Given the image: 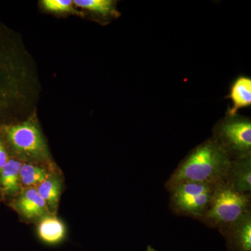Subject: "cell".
I'll use <instances>...</instances> for the list:
<instances>
[{
    "label": "cell",
    "mask_w": 251,
    "mask_h": 251,
    "mask_svg": "<svg viewBox=\"0 0 251 251\" xmlns=\"http://www.w3.org/2000/svg\"><path fill=\"white\" fill-rule=\"evenodd\" d=\"M21 162L9 159L0 170V184L6 194H16L21 191L20 169Z\"/></svg>",
    "instance_id": "cell-12"
},
{
    "label": "cell",
    "mask_w": 251,
    "mask_h": 251,
    "mask_svg": "<svg viewBox=\"0 0 251 251\" xmlns=\"http://www.w3.org/2000/svg\"><path fill=\"white\" fill-rule=\"evenodd\" d=\"M147 251H156V249H154V248H153L151 247V245H148V247H147Z\"/></svg>",
    "instance_id": "cell-18"
},
{
    "label": "cell",
    "mask_w": 251,
    "mask_h": 251,
    "mask_svg": "<svg viewBox=\"0 0 251 251\" xmlns=\"http://www.w3.org/2000/svg\"><path fill=\"white\" fill-rule=\"evenodd\" d=\"M0 193H1V191H0Z\"/></svg>",
    "instance_id": "cell-19"
},
{
    "label": "cell",
    "mask_w": 251,
    "mask_h": 251,
    "mask_svg": "<svg viewBox=\"0 0 251 251\" xmlns=\"http://www.w3.org/2000/svg\"><path fill=\"white\" fill-rule=\"evenodd\" d=\"M39 239L49 246L58 245L64 240L67 229L64 223L56 216L46 215L41 218L38 226Z\"/></svg>",
    "instance_id": "cell-10"
},
{
    "label": "cell",
    "mask_w": 251,
    "mask_h": 251,
    "mask_svg": "<svg viewBox=\"0 0 251 251\" xmlns=\"http://www.w3.org/2000/svg\"><path fill=\"white\" fill-rule=\"evenodd\" d=\"M214 138L232 160L251 156V122L249 119L229 116L216 127Z\"/></svg>",
    "instance_id": "cell-5"
},
{
    "label": "cell",
    "mask_w": 251,
    "mask_h": 251,
    "mask_svg": "<svg viewBox=\"0 0 251 251\" xmlns=\"http://www.w3.org/2000/svg\"><path fill=\"white\" fill-rule=\"evenodd\" d=\"M61 188L60 181L50 176L44 180L36 188V191L45 201L48 209L52 212L55 211L58 206Z\"/></svg>",
    "instance_id": "cell-13"
},
{
    "label": "cell",
    "mask_w": 251,
    "mask_h": 251,
    "mask_svg": "<svg viewBox=\"0 0 251 251\" xmlns=\"http://www.w3.org/2000/svg\"><path fill=\"white\" fill-rule=\"evenodd\" d=\"M217 185L184 182L168 190L170 207L176 215L201 221L204 215Z\"/></svg>",
    "instance_id": "cell-4"
},
{
    "label": "cell",
    "mask_w": 251,
    "mask_h": 251,
    "mask_svg": "<svg viewBox=\"0 0 251 251\" xmlns=\"http://www.w3.org/2000/svg\"><path fill=\"white\" fill-rule=\"evenodd\" d=\"M48 177L49 175L47 171L39 166L25 163L22 164L20 169L21 184L27 188L38 186Z\"/></svg>",
    "instance_id": "cell-14"
},
{
    "label": "cell",
    "mask_w": 251,
    "mask_h": 251,
    "mask_svg": "<svg viewBox=\"0 0 251 251\" xmlns=\"http://www.w3.org/2000/svg\"><path fill=\"white\" fill-rule=\"evenodd\" d=\"M72 0H44L42 5L48 11L56 13L70 12L74 10Z\"/></svg>",
    "instance_id": "cell-16"
},
{
    "label": "cell",
    "mask_w": 251,
    "mask_h": 251,
    "mask_svg": "<svg viewBox=\"0 0 251 251\" xmlns=\"http://www.w3.org/2000/svg\"><path fill=\"white\" fill-rule=\"evenodd\" d=\"M251 213V193H240L226 183L216 186L209 207L201 222L219 230L228 227Z\"/></svg>",
    "instance_id": "cell-3"
},
{
    "label": "cell",
    "mask_w": 251,
    "mask_h": 251,
    "mask_svg": "<svg viewBox=\"0 0 251 251\" xmlns=\"http://www.w3.org/2000/svg\"><path fill=\"white\" fill-rule=\"evenodd\" d=\"M5 133L15 151L23 156L39 161L49 158L45 141L39 128L33 122L6 126Z\"/></svg>",
    "instance_id": "cell-6"
},
{
    "label": "cell",
    "mask_w": 251,
    "mask_h": 251,
    "mask_svg": "<svg viewBox=\"0 0 251 251\" xmlns=\"http://www.w3.org/2000/svg\"><path fill=\"white\" fill-rule=\"evenodd\" d=\"M228 153L214 137L193 149L179 163L166 181L170 190L184 182L218 185L224 183L230 167Z\"/></svg>",
    "instance_id": "cell-2"
},
{
    "label": "cell",
    "mask_w": 251,
    "mask_h": 251,
    "mask_svg": "<svg viewBox=\"0 0 251 251\" xmlns=\"http://www.w3.org/2000/svg\"><path fill=\"white\" fill-rule=\"evenodd\" d=\"M225 183L238 193H251V156L232 160Z\"/></svg>",
    "instance_id": "cell-8"
},
{
    "label": "cell",
    "mask_w": 251,
    "mask_h": 251,
    "mask_svg": "<svg viewBox=\"0 0 251 251\" xmlns=\"http://www.w3.org/2000/svg\"><path fill=\"white\" fill-rule=\"evenodd\" d=\"M229 98L233 106L229 109L228 116L237 115L239 109L250 106L251 105V79L250 77L240 76L234 80L230 88Z\"/></svg>",
    "instance_id": "cell-11"
},
{
    "label": "cell",
    "mask_w": 251,
    "mask_h": 251,
    "mask_svg": "<svg viewBox=\"0 0 251 251\" xmlns=\"http://www.w3.org/2000/svg\"><path fill=\"white\" fill-rule=\"evenodd\" d=\"M16 210L27 219L48 215L49 209L36 188H27L22 191L14 204Z\"/></svg>",
    "instance_id": "cell-9"
},
{
    "label": "cell",
    "mask_w": 251,
    "mask_h": 251,
    "mask_svg": "<svg viewBox=\"0 0 251 251\" xmlns=\"http://www.w3.org/2000/svg\"><path fill=\"white\" fill-rule=\"evenodd\" d=\"M227 251H251V213L219 231Z\"/></svg>",
    "instance_id": "cell-7"
},
{
    "label": "cell",
    "mask_w": 251,
    "mask_h": 251,
    "mask_svg": "<svg viewBox=\"0 0 251 251\" xmlns=\"http://www.w3.org/2000/svg\"><path fill=\"white\" fill-rule=\"evenodd\" d=\"M74 4L97 14L108 15L114 12V1L112 0H75Z\"/></svg>",
    "instance_id": "cell-15"
},
{
    "label": "cell",
    "mask_w": 251,
    "mask_h": 251,
    "mask_svg": "<svg viewBox=\"0 0 251 251\" xmlns=\"http://www.w3.org/2000/svg\"><path fill=\"white\" fill-rule=\"evenodd\" d=\"M8 161H9V158H8L6 149H5L3 143L0 141V170L7 163Z\"/></svg>",
    "instance_id": "cell-17"
},
{
    "label": "cell",
    "mask_w": 251,
    "mask_h": 251,
    "mask_svg": "<svg viewBox=\"0 0 251 251\" xmlns=\"http://www.w3.org/2000/svg\"><path fill=\"white\" fill-rule=\"evenodd\" d=\"M0 34V113L29 103L35 80L24 50Z\"/></svg>",
    "instance_id": "cell-1"
}]
</instances>
